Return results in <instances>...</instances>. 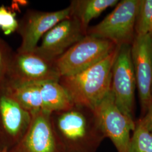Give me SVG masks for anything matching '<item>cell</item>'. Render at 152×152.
Masks as SVG:
<instances>
[{
	"label": "cell",
	"instance_id": "6da1fadb",
	"mask_svg": "<svg viewBox=\"0 0 152 152\" xmlns=\"http://www.w3.org/2000/svg\"><path fill=\"white\" fill-rule=\"evenodd\" d=\"M50 121L61 152H96L105 138L94 109L86 106L52 112Z\"/></svg>",
	"mask_w": 152,
	"mask_h": 152
},
{
	"label": "cell",
	"instance_id": "7a4b0ae2",
	"mask_svg": "<svg viewBox=\"0 0 152 152\" xmlns=\"http://www.w3.org/2000/svg\"><path fill=\"white\" fill-rule=\"evenodd\" d=\"M117 47L103 60L87 69L75 75L60 77L59 82L73 104L94 109L108 94Z\"/></svg>",
	"mask_w": 152,
	"mask_h": 152
},
{
	"label": "cell",
	"instance_id": "3957f363",
	"mask_svg": "<svg viewBox=\"0 0 152 152\" xmlns=\"http://www.w3.org/2000/svg\"><path fill=\"white\" fill-rule=\"evenodd\" d=\"M112 42L86 35L54 60L60 77L83 71L103 60L117 48Z\"/></svg>",
	"mask_w": 152,
	"mask_h": 152
},
{
	"label": "cell",
	"instance_id": "277c9868",
	"mask_svg": "<svg viewBox=\"0 0 152 152\" xmlns=\"http://www.w3.org/2000/svg\"><path fill=\"white\" fill-rule=\"evenodd\" d=\"M139 0L119 1L102 22L88 27L87 35L109 40L117 46L131 45L135 38V21Z\"/></svg>",
	"mask_w": 152,
	"mask_h": 152
},
{
	"label": "cell",
	"instance_id": "5b68a950",
	"mask_svg": "<svg viewBox=\"0 0 152 152\" xmlns=\"http://www.w3.org/2000/svg\"><path fill=\"white\" fill-rule=\"evenodd\" d=\"M131 45L117 47L112 69L111 91L120 110L131 121L134 120L136 78L131 58Z\"/></svg>",
	"mask_w": 152,
	"mask_h": 152
},
{
	"label": "cell",
	"instance_id": "8992f818",
	"mask_svg": "<svg viewBox=\"0 0 152 152\" xmlns=\"http://www.w3.org/2000/svg\"><path fill=\"white\" fill-rule=\"evenodd\" d=\"M94 110L105 137L112 141L117 152H130L131 132L134 130L135 122L120 110L111 90Z\"/></svg>",
	"mask_w": 152,
	"mask_h": 152
},
{
	"label": "cell",
	"instance_id": "52a82bcc",
	"mask_svg": "<svg viewBox=\"0 0 152 152\" xmlns=\"http://www.w3.org/2000/svg\"><path fill=\"white\" fill-rule=\"evenodd\" d=\"M32 114L12 96L4 83L0 84V148L9 149L26 134Z\"/></svg>",
	"mask_w": 152,
	"mask_h": 152
},
{
	"label": "cell",
	"instance_id": "ba28073f",
	"mask_svg": "<svg viewBox=\"0 0 152 152\" xmlns=\"http://www.w3.org/2000/svg\"><path fill=\"white\" fill-rule=\"evenodd\" d=\"M60 76L54 61L48 60L34 51L14 52L5 81L26 84L59 81Z\"/></svg>",
	"mask_w": 152,
	"mask_h": 152
},
{
	"label": "cell",
	"instance_id": "9c48e42d",
	"mask_svg": "<svg viewBox=\"0 0 152 152\" xmlns=\"http://www.w3.org/2000/svg\"><path fill=\"white\" fill-rule=\"evenodd\" d=\"M71 16V8L55 11L27 10L20 20L16 32L22 38V43L17 51L31 52L38 46L44 34L63 20Z\"/></svg>",
	"mask_w": 152,
	"mask_h": 152
},
{
	"label": "cell",
	"instance_id": "30bf717a",
	"mask_svg": "<svg viewBox=\"0 0 152 152\" xmlns=\"http://www.w3.org/2000/svg\"><path fill=\"white\" fill-rule=\"evenodd\" d=\"M131 53L141 110L146 114L152 104V32L136 36Z\"/></svg>",
	"mask_w": 152,
	"mask_h": 152
},
{
	"label": "cell",
	"instance_id": "8fae6325",
	"mask_svg": "<svg viewBox=\"0 0 152 152\" xmlns=\"http://www.w3.org/2000/svg\"><path fill=\"white\" fill-rule=\"evenodd\" d=\"M86 36L80 22L71 15L46 33L33 51L48 60L54 61Z\"/></svg>",
	"mask_w": 152,
	"mask_h": 152
},
{
	"label": "cell",
	"instance_id": "7c38bea8",
	"mask_svg": "<svg viewBox=\"0 0 152 152\" xmlns=\"http://www.w3.org/2000/svg\"><path fill=\"white\" fill-rule=\"evenodd\" d=\"M51 113L41 110L32 114L27 131L9 152H61L50 121Z\"/></svg>",
	"mask_w": 152,
	"mask_h": 152
},
{
	"label": "cell",
	"instance_id": "4fadbf2b",
	"mask_svg": "<svg viewBox=\"0 0 152 152\" xmlns=\"http://www.w3.org/2000/svg\"><path fill=\"white\" fill-rule=\"evenodd\" d=\"M118 0H73L69 7L71 15L80 22L82 28L87 35L88 25L93 19L97 18L109 7L115 6Z\"/></svg>",
	"mask_w": 152,
	"mask_h": 152
},
{
	"label": "cell",
	"instance_id": "5bb4252c",
	"mask_svg": "<svg viewBox=\"0 0 152 152\" xmlns=\"http://www.w3.org/2000/svg\"><path fill=\"white\" fill-rule=\"evenodd\" d=\"M4 83L16 101L31 114L44 110L39 82L26 84Z\"/></svg>",
	"mask_w": 152,
	"mask_h": 152
},
{
	"label": "cell",
	"instance_id": "9a60e30c",
	"mask_svg": "<svg viewBox=\"0 0 152 152\" xmlns=\"http://www.w3.org/2000/svg\"><path fill=\"white\" fill-rule=\"evenodd\" d=\"M44 111L52 113L68 108L73 104L59 81L39 82Z\"/></svg>",
	"mask_w": 152,
	"mask_h": 152
},
{
	"label": "cell",
	"instance_id": "2e32d148",
	"mask_svg": "<svg viewBox=\"0 0 152 152\" xmlns=\"http://www.w3.org/2000/svg\"><path fill=\"white\" fill-rule=\"evenodd\" d=\"M129 152H152V133L141 119L135 123Z\"/></svg>",
	"mask_w": 152,
	"mask_h": 152
},
{
	"label": "cell",
	"instance_id": "e0dca14e",
	"mask_svg": "<svg viewBox=\"0 0 152 152\" xmlns=\"http://www.w3.org/2000/svg\"><path fill=\"white\" fill-rule=\"evenodd\" d=\"M136 36L152 32V0H139L135 21Z\"/></svg>",
	"mask_w": 152,
	"mask_h": 152
},
{
	"label": "cell",
	"instance_id": "ac0fdd59",
	"mask_svg": "<svg viewBox=\"0 0 152 152\" xmlns=\"http://www.w3.org/2000/svg\"><path fill=\"white\" fill-rule=\"evenodd\" d=\"M19 20L16 19L15 10L9 7L0 6V29L5 35H10L16 32Z\"/></svg>",
	"mask_w": 152,
	"mask_h": 152
},
{
	"label": "cell",
	"instance_id": "d6986e66",
	"mask_svg": "<svg viewBox=\"0 0 152 152\" xmlns=\"http://www.w3.org/2000/svg\"><path fill=\"white\" fill-rule=\"evenodd\" d=\"M14 52L7 42L0 38V84L5 80Z\"/></svg>",
	"mask_w": 152,
	"mask_h": 152
},
{
	"label": "cell",
	"instance_id": "ffe728a7",
	"mask_svg": "<svg viewBox=\"0 0 152 152\" xmlns=\"http://www.w3.org/2000/svg\"><path fill=\"white\" fill-rule=\"evenodd\" d=\"M141 120L147 129L152 133V104Z\"/></svg>",
	"mask_w": 152,
	"mask_h": 152
},
{
	"label": "cell",
	"instance_id": "44dd1931",
	"mask_svg": "<svg viewBox=\"0 0 152 152\" xmlns=\"http://www.w3.org/2000/svg\"><path fill=\"white\" fill-rule=\"evenodd\" d=\"M0 152H8V149H6V148H0Z\"/></svg>",
	"mask_w": 152,
	"mask_h": 152
},
{
	"label": "cell",
	"instance_id": "7402d4cb",
	"mask_svg": "<svg viewBox=\"0 0 152 152\" xmlns=\"http://www.w3.org/2000/svg\"></svg>",
	"mask_w": 152,
	"mask_h": 152
}]
</instances>
